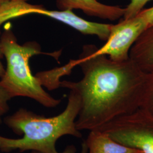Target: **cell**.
<instances>
[{
	"label": "cell",
	"instance_id": "obj_1",
	"mask_svg": "<svg viewBox=\"0 0 153 153\" xmlns=\"http://www.w3.org/2000/svg\"><path fill=\"white\" fill-rule=\"evenodd\" d=\"M93 45H84L79 58L71 61L73 66L81 67L82 79L60 82V87L74 91L79 97L76 120L79 131L98 129L141 108L150 81V72L143 71L130 59L117 62L93 55Z\"/></svg>",
	"mask_w": 153,
	"mask_h": 153
},
{
	"label": "cell",
	"instance_id": "obj_2",
	"mask_svg": "<svg viewBox=\"0 0 153 153\" xmlns=\"http://www.w3.org/2000/svg\"><path fill=\"white\" fill-rule=\"evenodd\" d=\"M80 99L74 91L70 90L65 109L59 115L46 117L26 108H21L6 116V126L22 138L13 139L0 135V152L20 153L31 150L40 153H59L56 142L64 136L81 138L76 120L80 109Z\"/></svg>",
	"mask_w": 153,
	"mask_h": 153
},
{
	"label": "cell",
	"instance_id": "obj_3",
	"mask_svg": "<svg viewBox=\"0 0 153 153\" xmlns=\"http://www.w3.org/2000/svg\"><path fill=\"white\" fill-rule=\"evenodd\" d=\"M2 52L6 61V68L1 77L0 85L11 98L18 97L32 99L47 108H55L61 103L44 90L37 76L31 73L30 59L35 55L46 54L59 57L55 53L42 52L36 42L19 44L10 23L5 26L0 38Z\"/></svg>",
	"mask_w": 153,
	"mask_h": 153
},
{
	"label": "cell",
	"instance_id": "obj_4",
	"mask_svg": "<svg viewBox=\"0 0 153 153\" xmlns=\"http://www.w3.org/2000/svg\"><path fill=\"white\" fill-rule=\"evenodd\" d=\"M30 14H39L62 22L83 35H94L106 41L111 31L112 24L90 22L78 16L73 10H53L43 6L33 5L28 0H9L0 5V26L14 18Z\"/></svg>",
	"mask_w": 153,
	"mask_h": 153
},
{
	"label": "cell",
	"instance_id": "obj_5",
	"mask_svg": "<svg viewBox=\"0 0 153 153\" xmlns=\"http://www.w3.org/2000/svg\"><path fill=\"white\" fill-rule=\"evenodd\" d=\"M98 130L142 153H153V115L143 108L111 121Z\"/></svg>",
	"mask_w": 153,
	"mask_h": 153
},
{
	"label": "cell",
	"instance_id": "obj_6",
	"mask_svg": "<svg viewBox=\"0 0 153 153\" xmlns=\"http://www.w3.org/2000/svg\"><path fill=\"white\" fill-rule=\"evenodd\" d=\"M148 27V22L139 14L129 19H122L112 25L109 37L102 47L93 45V54L104 55L117 62L128 60L132 46Z\"/></svg>",
	"mask_w": 153,
	"mask_h": 153
},
{
	"label": "cell",
	"instance_id": "obj_7",
	"mask_svg": "<svg viewBox=\"0 0 153 153\" xmlns=\"http://www.w3.org/2000/svg\"><path fill=\"white\" fill-rule=\"evenodd\" d=\"M56 5L60 10H80L88 16L114 21L122 18L125 7L109 5L98 0H57Z\"/></svg>",
	"mask_w": 153,
	"mask_h": 153
},
{
	"label": "cell",
	"instance_id": "obj_8",
	"mask_svg": "<svg viewBox=\"0 0 153 153\" xmlns=\"http://www.w3.org/2000/svg\"><path fill=\"white\" fill-rule=\"evenodd\" d=\"M88 153H142L140 150L129 148L113 140L98 129L90 131L83 145V152Z\"/></svg>",
	"mask_w": 153,
	"mask_h": 153
},
{
	"label": "cell",
	"instance_id": "obj_9",
	"mask_svg": "<svg viewBox=\"0 0 153 153\" xmlns=\"http://www.w3.org/2000/svg\"><path fill=\"white\" fill-rule=\"evenodd\" d=\"M129 59L143 71H153V26L137 39L130 51Z\"/></svg>",
	"mask_w": 153,
	"mask_h": 153
},
{
	"label": "cell",
	"instance_id": "obj_10",
	"mask_svg": "<svg viewBox=\"0 0 153 153\" xmlns=\"http://www.w3.org/2000/svg\"><path fill=\"white\" fill-rule=\"evenodd\" d=\"M151 0H130L129 4L125 7V13L123 19H126L136 16Z\"/></svg>",
	"mask_w": 153,
	"mask_h": 153
},
{
	"label": "cell",
	"instance_id": "obj_11",
	"mask_svg": "<svg viewBox=\"0 0 153 153\" xmlns=\"http://www.w3.org/2000/svg\"><path fill=\"white\" fill-rule=\"evenodd\" d=\"M11 99L9 94L0 85V124L2 122L4 116H5L9 110V102Z\"/></svg>",
	"mask_w": 153,
	"mask_h": 153
},
{
	"label": "cell",
	"instance_id": "obj_12",
	"mask_svg": "<svg viewBox=\"0 0 153 153\" xmlns=\"http://www.w3.org/2000/svg\"><path fill=\"white\" fill-rule=\"evenodd\" d=\"M141 108L153 115V71L150 72V81Z\"/></svg>",
	"mask_w": 153,
	"mask_h": 153
},
{
	"label": "cell",
	"instance_id": "obj_13",
	"mask_svg": "<svg viewBox=\"0 0 153 153\" xmlns=\"http://www.w3.org/2000/svg\"><path fill=\"white\" fill-rule=\"evenodd\" d=\"M148 22L149 27L153 26V6L151 7L143 9L139 13Z\"/></svg>",
	"mask_w": 153,
	"mask_h": 153
},
{
	"label": "cell",
	"instance_id": "obj_14",
	"mask_svg": "<svg viewBox=\"0 0 153 153\" xmlns=\"http://www.w3.org/2000/svg\"><path fill=\"white\" fill-rule=\"evenodd\" d=\"M76 149L74 145H70L66 147L63 152L60 153H76ZM31 153H40L37 152H32Z\"/></svg>",
	"mask_w": 153,
	"mask_h": 153
},
{
	"label": "cell",
	"instance_id": "obj_15",
	"mask_svg": "<svg viewBox=\"0 0 153 153\" xmlns=\"http://www.w3.org/2000/svg\"><path fill=\"white\" fill-rule=\"evenodd\" d=\"M4 55L2 52V50H1V45H0V78L3 76V75L5 73V68L4 67V66L3 65L2 61L1 60L4 58Z\"/></svg>",
	"mask_w": 153,
	"mask_h": 153
},
{
	"label": "cell",
	"instance_id": "obj_16",
	"mask_svg": "<svg viewBox=\"0 0 153 153\" xmlns=\"http://www.w3.org/2000/svg\"><path fill=\"white\" fill-rule=\"evenodd\" d=\"M9 1V0H0V5H1V4H2L3 3H4V2H5L6 1Z\"/></svg>",
	"mask_w": 153,
	"mask_h": 153
}]
</instances>
